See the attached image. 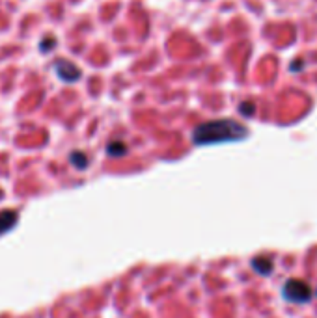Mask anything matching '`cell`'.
Returning a JSON list of instances; mask_svg holds the SVG:
<instances>
[{
  "label": "cell",
  "instance_id": "5",
  "mask_svg": "<svg viewBox=\"0 0 317 318\" xmlns=\"http://www.w3.org/2000/svg\"><path fill=\"white\" fill-rule=\"evenodd\" d=\"M110 157H119V155H125L127 153V145L123 142H112L109 143V147H107Z\"/></svg>",
  "mask_w": 317,
  "mask_h": 318
},
{
  "label": "cell",
  "instance_id": "3",
  "mask_svg": "<svg viewBox=\"0 0 317 318\" xmlns=\"http://www.w3.org/2000/svg\"><path fill=\"white\" fill-rule=\"evenodd\" d=\"M54 69H56V75L66 82H75L80 78V69L75 64H71L69 60H58L54 64Z\"/></svg>",
  "mask_w": 317,
  "mask_h": 318
},
{
  "label": "cell",
  "instance_id": "7",
  "mask_svg": "<svg viewBox=\"0 0 317 318\" xmlns=\"http://www.w3.org/2000/svg\"><path fill=\"white\" fill-rule=\"evenodd\" d=\"M252 266L256 268L259 274H265V276H267V274H271V270H273V262H271V260H267V259L263 260V262L254 260V264H252Z\"/></svg>",
  "mask_w": 317,
  "mask_h": 318
},
{
  "label": "cell",
  "instance_id": "8",
  "mask_svg": "<svg viewBox=\"0 0 317 318\" xmlns=\"http://www.w3.org/2000/svg\"><path fill=\"white\" fill-rule=\"evenodd\" d=\"M54 47H56V37H52V35H47V37H43L41 45H40L41 52H45V50H52Z\"/></svg>",
  "mask_w": 317,
  "mask_h": 318
},
{
  "label": "cell",
  "instance_id": "1",
  "mask_svg": "<svg viewBox=\"0 0 317 318\" xmlns=\"http://www.w3.org/2000/svg\"><path fill=\"white\" fill-rule=\"evenodd\" d=\"M246 134L248 130L234 119H217V121H207L203 125L196 127L192 132V142L196 145L237 142V140H242Z\"/></svg>",
  "mask_w": 317,
  "mask_h": 318
},
{
  "label": "cell",
  "instance_id": "9",
  "mask_svg": "<svg viewBox=\"0 0 317 318\" xmlns=\"http://www.w3.org/2000/svg\"><path fill=\"white\" fill-rule=\"evenodd\" d=\"M242 112V114H244V116H252V114H254V104H248V102H244V104H241V108H239Z\"/></svg>",
  "mask_w": 317,
  "mask_h": 318
},
{
  "label": "cell",
  "instance_id": "6",
  "mask_svg": "<svg viewBox=\"0 0 317 318\" xmlns=\"http://www.w3.org/2000/svg\"><path fill=\"white\" fill-rule=\"evenodd\" d=\"M71 164L73 166H77L79 169H84V167L88 166V159H86V155L84 153H80V151H75V153H71Z\"/></svg>",
  "mask_w": 317,
  "mask_h": 318
},
{
  "label": "cell",
  "instance_id": "4",
  "mask_svg": "<svg viewBox=\"0 0 317 318\" xmlns=\"http://www.w3.org/2000/svg\"><path fill=\"white\" fill-rule=\"evenodd\" d=\"M17 222V214L11 212V210H6V212H0V234L9 231L11 227L15 225Z\"/></svg>",
  "mask_w": 317,
  "mask_h": 318
},
{
  "label": "cell",
  "instance_id": "2",
  "mask_svg": "<svg viewBox=\"0 0 317 318\" xmlns=\"http://www.w3.org/2000/svg\"><path fill=\"white\" fill-rule=\"evenodd\" d=\"M284 298L293 303H306L312 298V288L301 279H289L284 285Z\"/></svg>",
  "mask_w": 317,
  "mask_h": 318
}]
</instances>
